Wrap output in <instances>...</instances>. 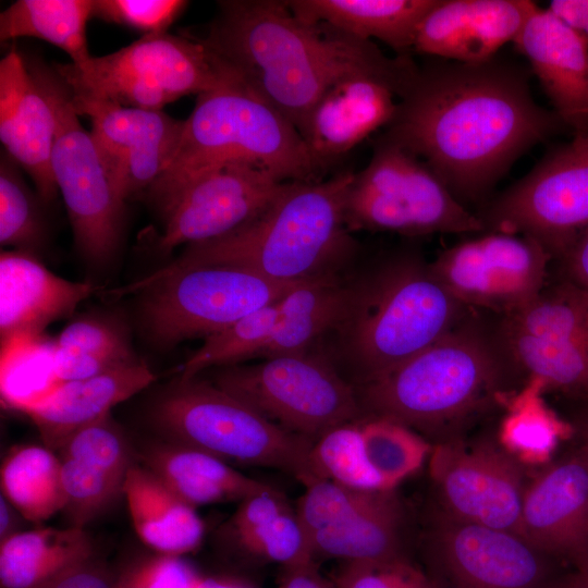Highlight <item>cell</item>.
Returning <instances> with one entry per match:
<instances>
[{"instance_id":"cell-14","label":"cell","mask_w":588,"mask_h":588,"mask_svg":"<svg viewBox=\"0 0 588 588\" xmlns=\"http://www.w3.org/2000/svg\"><path fill=\"white\" fill-rule=\"evenodd\" d=\"M501 318L525 378L588 405V292L551 272L532 301Z\"/></svg>"},{"instance_id":"cell-36","label":"cell","mask_w":588,"mask_h":588,"mask_svg":"<svg viewBox=\"0 0 588 588\" xmlns=\"http://www.w3.org/2000/svg\"><path fill=\"white\" fill-rule=\"evenodd\" d=\"M54 368L63 383L97 376L138 360L124 330L106 319L82 318L53 340Z\"/></svg>"},{"instance_id":"cell-28","label":"cell","mask_w":588,"mask_h":588,"mask_svg":"<svg viewBox=\"0 0 588 588\" xmlns=\"http://www.w3.org/2000/svg\"><path fill=\"white\" fill-rule=\"evenodd\" d=\"M122 495L137 536L159 554L182 556L200 546L205 525L196 507L140 463L128 468Z\"/></svg>"},{"instance_id":"cell-41","label":"cell","mask_w":588,"mask_h":588,"mask_svg":"<svg viewBox=\"0 0 588 588\" xmlns=\"http://www.w3.org/2000/svg\"><path fill=\"white\" fill-rule=\"evenodd\" d=\"M392 490H362L329 479L305 487L296 513L309 539L315 532L344 524L382 503Z\"/></svg>"},{"instance_id":"cell-32","label":"cell","mask_w":588,"mask_h":588,"mask_svg":"<svg viewBox=\"0 0 588 588\" xmlns=\"http://www.w3.org/2000/svg\"><path fill=\"white\" fill-rule=\"evenodd\" d=\"M405 513L397 494L355 518L310 536L315 560L368 562L395 558L403 552Z\"/></svg>"},{"instance_id":"cell-49","label":"cell","mask_w":588,"mask_h":588,"mask_svg":"<svg viewBox=\"0 0 588 588\" xmlns=\"http://www.w3.org/2000/svg\"><path fill=\"white\" fill-rule=\"evenodd\" d=\"M42 588H113V580L91 559Z\"/></svg>"},{"instance_id":"cell-7","label":"cell","mask_w":588,"mask_h":588,"mask_svg":"<svg viewBox=\"0 0 588 588\" xmlns=\"http://www.w3.org/2000/svg\"><path fill=\"white\" fill-rule=\"evenodd\" d=\"M164 440L207 452L226 463L282 470L304 487L320 478L314 442L269 421L213 382L180 380L150 409Z\"/></svg>"},{"instance_id":"cell-6","label":"cell","mask_w":588,"mask_h":588,"mask_svg":"<svg viewBox=\"0 0 588 588\" xmlns=\"http://www.w3.org/2000/svg\"><path fill=\"white\" fill-rule=\"evenodd\" d=\"M242 161L283 182L319 181L326 169L282 114L243 89L221 88L197 96L175 154L149 195L164 217L205 173Z\"/></svg>"},{"instance_id":"cell-45","label":"cell","mask_w":588,"mask_h":588,"mask_svg":"<svg viewBox=\"0 0 588 588\" xmlns=\"http://www.w3.org/2000/svg\"><path fill=\"white\" fill-rule=\"evenodd\" d=\"M68 457L91 465L123 485L134 463L130 445L110 416L73 433L59 450Z\"/></svg>"},{"instance_id":"cell-21","label":"cell","mask_w":588,"mask_h":588,"mask_svg":"<svg viewBox=\"0 0 588 588\" xmlns=\"http://www.w3.org/2000/svg\"><path fill=\"white\" fill-rule=\"evenodd\" d=\"M529 0H438L416 32L413 51L481 63L514 42L536 8Z\"/></svg>"},{"instance_id":"cell-26","label":"cell","mask_w":588,"mask_h":588,"mask_svg":"<svg viewBox=\"0 0 588 588\" xmlns=\"http://www.w3.org/2000/svg\"><path fill=\"white\" fill-rule=\"evenodd\" d=\"M156 376L143 362L118 367L86 379L61 383L25 414L45 445L59 451L79 429L110 416V411L154 382Z\"/></svg>"},{"instance_id":"cell-52","label":"cell","mask_w":588,"mask_h":588,"mask_svg":"<svg viewBox=\"0 0 588 588\" xmlns=\"http://www.w3.org/2000/svg\"><path fill=\"white\" fill-rule=\"evenodd\" d=\"M113 588H166V586L157 576L147 558L127 566L113 580Z\"/></svg>"},{"instance_id":"cell-31","label":"cell","mask_w":588,"mask_h":588,"mask_svg":"<svg viewBox=\"0 0 588 588\" xmlns=\"http://www.w3.org/2000/svg\"><path fill=\"white\" fill-rule=\"evenodd\" d=\"M350 292L341 275L296 286L278 299L280 319L255 359L310 352L338 324Z\"/></svg>"},{"instance_id":"cell-37","label":"cell","mask_w":588,"mask_h":588,"mask_svg":"<svg viewBox=\"0 0 588 588\" xmlns=\"http://www.w3.org/2000/svg\"><path fill=\"white\" fill-rule=\"evenodd\" d=\"M61 383L54 368L53 341L42 334L1 341L0 391L5 407L25 414Z\"/></svg>"},{"instance_id":"cell-19","label":"cell","mask_w":588,"mask_h":588,"mask_svg":"<svg viewBox=\"0 0 588 588\" xmlns=\"http://www.w3.org/2000/svg\"><path fill=\"white\" fill-rule=\"evenodd\" d=\"M287 182L250 162L218 167L196 180L163 217L158 249L221 237L259 215Z\"/></svg>"},{"instance_id":"cell-42","label":"cell","mask_w":588,"mask_h":588,"mask_svg":"<svg viewBox=\"0 0 588 588\" xmlns=\"http://www.w3.org/2000/svg\"><path fill=\"white\" fill-rule=\"evenodd\" d=\"M226 538L237 551L258 562L283 567L316 561L309 536L292 506L265 524Z\"/></svg>"},{"instance_id":"cell-48","label":"cell","mask_w":588,"mask_h":588,"mask_svg":"<svg viewBox=\"0 0 588 588\" xmlns=\"http://www.w3.org/2000/svg\"><path fill=\"white\" fill-rule=\"evenodd\" d=\"M551 272L588 292V228L552 262Z\"/></svg>"},{"instance_id":"cell-2","label":"cell","mask_w":588,"mask_h":588,"mask_svg":"<svg viewBox=\"0 0 588 588\" xmlns=\"http://www.w3.org/2000/svg\"><path fill=\"white\" fill-rule=\"evenodd\" d=\"M219 8L199 40L245 91L298 132L322 94L341 78L372 73L391 82L400 97L417 68L409 56L389 58L369 40L298 19L287 1L231 0Z\"/></svg>"},{"instance_id":"cell-9","label":"cell","mask_w":588,"mask_h":588,"mask_svg":"<svg viewBox=\"0 0 588 588\" xmlns=\"http://www.w3.org/2000/svg\"><path fill=\"white\" fill-rule=\"evenodd\" d=\"M354 231L406 236L482 233L485 226L417 156L383 135L368 164L354 173L344 211Z\"/></svg>"},{"instance_id":"cell-39","label":"cell","mask_w":588,"mask_h":588,"mask_svg":"<svg viewBox=\"0 0 588 588\" xmlns=\"http://www.w3.org/2000/svg\"><path fill=\"white\" fill-rule=\"evenodd\" d=\"M277 302L205 339L183 364L179 379L188 380L211 367L221 368L255 359L280 319Z\"/></svg>"},{"instance_id":"cell-33","label":"cell","mask_w":588,"mask_h":588,"mask_svg":"<svg viewBox=\"0 0 588 588\" xmlns=\"http://www.w3.org/2000/svg\"><path fill=\"white\" fill-rule=\"evenodd\" d=\"M544 384L528 379L510 394L504 403L505 415L499 427L500 446L525 464L549 461L559 443L574 437V428L548 406Z\"/></svg>"},{"instance_id":"cell-56","label":"cell","mask_w":588,"mask_h":588,"mask_svg":"<svg viewBox=\"0 0 588 588\" xmlns=\"http://www.w3.org/2000/svg\"><path fill=\"white\" fill-rule=\"evenodd\" d=\"M572 588H588V569L575 572L564 580Z\"/></svg>"},{"instance_id":"cell-46","label":"cell","mask_w":588,"mask_h":588,"mask_svg":"<svg viewBox=\"0 0 588 588\" xmlns=\"http://www.w3.org/2000/svg\"><path fill=\"white\" fill-rule=\"evenodd\" d=\"M335 588H442L405 554L379 561L343 562L332 575Z\"/></svg>"},{"instance_id":"cell-30","label":"cell","mask_w":588,"mask_h":588,"mask_svg":"<svg viewBox=\"0 0 588 588\" xmlns=\"http://www.w3.org/2000/svg\"><path fill=\"white\" fill-rule=\"evenodd\" d=\"M91 559L84 528L19 531L0 543V587L42 588Z\"/></svg>"},{"instance_id":"cell-51","label":"cell","mask_w":588,"mask_h":588,"mask_svg":"<svg viewBox=\"0 0 588 588\" xmlns=\"http://www.w3.org/2000/svg\"><path fill=\"white\" fill-rule=\"evenodd\" d=\"M547 9L588 44V0H553Z\"/></svg>"},{"instance_id":"cell-1","label":"cell","mask_w":588,"mask_h":588,"mask_svg":"<svg viewBox=\"0 0 588 588\" xmlns=\"http://www.w3.org/2000/svg\"><path fill=\"white\" fill-rule=\"evenodd\" d=\"M562 121L540 107L529 71L493 58L418 66L385 136L422 160L465 207L487 196L512 164Z\"/></svg>"},{"instance_id":"cell-43","label":"cell","mask_w":588,"mask_h":588,"mask_svg":"<svg viewBox=\"0 0 588 588\" xmlns=\"http://www.w3.org/2000/svg\"><path fill=\"white\" fill-rule=\"evenodd\" d=\"M8 156L0 164V244L28 252L42 240V223L30 191Z\"/></svg>"},{"instance_id":"cell-25","label":"cell","mask_w":588,"mask_h":588,"mask_svg":"<svg viewBox=\"0 0 588 588\" xmlns=\"http://www.w3.org/2000/svg\"><path fill=\"white\" fill-rule=\"evenodd\" d=\"M95 290L90 282L70 281L54 274L29 252H2L1 341L42 334L48 324L70 316Z\"/></svg>"},{"instance_id":"cell-57","label":"cell","mask_w":588,"mask_h":588,"mask_svg":"<svg viewBox=\"0 0 588 588\" xmlns=\"http://www.w3.org/2000/svg\"><path fill=\"white\" fill-rule=\"evenodd\" d=\"M552 588H572L569 585H567L565 581H563L562 584L555 586V587H552Z\"/></svg>"},{"instance_id":"cell-11","label":"cell","mask_w":588,"mask_h":588,"mask_svg":"<svg viewBox=\"0 0 588 588\" xmlns=\"http://www.w3.org/2000/svg\"><path fill=\"white\" fill-rule=\"evenodd\" d=\"M212 382L269 421L314 443L332 428L363 418L355 387L319 352L221 367Z\"/></svg>"},{"instance_id":"cell-20","label":"cell","mask_w":588,"mask_h":588,"mask_svg":"<svg viewBox=\"0 0 588 588\" xmlns=\"http://www.w3.org/2000/svg\"><path fill=\"white\" fill-rule=\"evenodd\" d=\"M518 535L575 572L588 569V456L581 449L526 487Z\"/></svg>"},{"instance_id":"cell-8","label":"cell","mask_w":588,"mask_h":588,"mask_svg":"<svg viewBox=\"0 0 588 588\" xmlns=\"http://www.w3.org/2000/svg\"><path fill=\"white\" fill-rule=\"evenodd\" d=\"M52 68L72 96L146 110H162L192 94L243 89L199 39L168 33L143 35L115 52Z\"/></svg>"},{"instance_id":"cell-17","label":"cell","mask_w":588,"mask_h":588,"mask_svg":"<svg viewBox=\"0 0 588 588\" xmlns=\"http://www.w3.org/2000/svg\"><path fill=\"white\" fill-rule=\"evenodd\" d=\"M442 588H547L550 558L522 536L441 514L429 538Z\"/></svg>"},{"instance_id":"cell-16","label":"cell","mask_w":588,"mask_h":588,"mask_svg":"<svg viewBox=\"0 0 588 588\" xmlns=\"http://www.w3.org/2000/svg\"><path fill=\"white\" fill-rule=\"evenodd\" d=\"M429 474L443 513L518 535L526 487L519 464L501 446L444 440L432 446Z\"/></svg>"},{"instance_id":"cell-13","label":"cell","mask_w":588,"mask_h":588,"mask_svg":"<svg viewBox=\"0 0 588 588\" xmlns=\"http://www.w3.org/2000/svg\"><path fill=\"white\" fill-rule=\"evenodd\" d=\"M477 216L485 232L530 237L556 260L588 228V134L547 154Z\"/></svg>"},{"instance_id":"cell-15","label":"cell","mask_w":588,"mask_h":588,"mask_svg":"<svg viewBox=\"0 0 588 588\" xmlns=\"http://www.w3.org/2000/svg\"><path fill=\"white\" fill-rule=\"evenodd\" d=\"M552 261L550 253L530 237L485 232L442 250L430 264L461 303L506 316L540 293L549 281Z\"/></svg>"},{"instance_id":"cell-12","label":"cell","mask_w":588,"mask_h":588,"mask_svg":"<svg viewBox=\"0 0 588 588\" xmlns=\"http://www.w3.org/2000/svg\"><path fill=\"white\" fill-rule=\"evenodd\" d=\"M26 64L54 114L51 169L75 244L90 262L105 264L119 246L124 201L113 187L91 133L79 122L66 85L52 66L37 59Z\"/></svg>"},{"instance_id":"cell-53","label":"cell","mask_w":588,"mask_h":588,"mask_svg":"<svg viewBox=\"0 0 588 588\" xmlns=\"http://www.w3.org/2000/svg\"><path fill=\"white\" fill-rule=\"evenodd\" d=\"M574 406L575 413L569 422L574 428V437L578 439V448L588 456V405Z\"/></svg>"},{"instance_id":"cell-4","label":"cell","mask_w":588,"mask_h":588,"mask_svg":"<svg viewBox=\"0 0 588 588\" xmlns=\"http://www.w3.org/2000/svg\"><path fill=\"white\" fill-rule=\"evenodd\" d=\"M415 250L383 257L350 282L327 356L358 387L396 368L454 328L469 311Z\"/></svg>"},{"instance_id":"cell-3","label":"cell","mask_w":588,"mask_h":588,"mask_svg":"<svg viewBox=\"0 0 588 588\" xmlns=\"http://www.w3.org/2000/svg\"><path fill=\"white\" fill-rule=\"evenodd\" d=\"M526 381L501 316L470 309L431 345L355 390L363 417L441 433L492 405L502 407Z\"/></svg>"},{"instance_id":"cell-54","label":"cell","mask_w":588,"mask_h":588,"mask_svg":"<svg viewBox=\"0 0 588 588\" xmlns=\"http://www.w3.org/2000/svg\"><path fill=\"white\" fill-rule=\"evenodd\" d=\"M14 511H16L14 506L1 493V497H0V539L1 541L19 532V530H16L17 523H16V516H15Z\"/></svg>"},{"instance_id":"cell-35","label":"cell","mask_w":588,"mask_h":588,"mask_svg":"<svg viewBox=\"0 0 588 588\" xmlns=\"http://www.w3.org/2000/svg\"><path fill=\"white\" fill-rule=\"evenodd\" d=\"M0 481L2 494L27 522H44L64 509L61 458L47 446L12 451L2 463Z\"/></svg>"},{"instance_id":"cell-34","label":"cell","mask_w":588,"mask_h":588,"mask_svg":"<svg viewBox=\"0 0 588 588\" xmlns=\"http://www.w3.org/2000/svg\"><path fill=\"white\" fill-rule=\"evenodd\" d=\"M93 15V0H17L0 14V39H41L83 63L91 57L86 26Z\"/></svg>"},{"instance_id":"cell-50","label":"cell","mask_w":588,"mask_h":588,"mask_svg":"<svg viewBox=\"0 0 588 588\" xmlns=\"http://www.w3.org/2000/svg\"><path fill=\"white\" fill-rule=\"evenodd\" d=\"M277 588H335L319 571L317 561L280 567Z\"/></svg>"},{"instance_id":"cell-22","label":"cell","mask_w":588,"mask_h":588,"mask_svg":"<svg viewBox=\"0 0 588 588\" xmlns=\"http://www.w3.org/2000/svg\"><path fill=\"white\" fill-rule=\"evenodd\" d=\"M397 101L396 88L384 77L351 74L322 94L299 133L315 159L327 168L378 128L388 126Z\"/></svg>"},{"instance_id":"cell-29","label":"cell","mask_w":588,"mask_h":588,"mask_svg":"<svg viewBox=\"0 0 588 588\" xmlns=\"http://www.w3.org/2000/svg\"><path fill=\"white\" fill-rule=\"evenodd\" d=\"M438 0H294L292 12L311 24H324L352 37L375 38L397 56L413 51L416 32Z\"/></svg>"},{"instance_id":"cell-10","label":"cell","mask_w":588,"mask_h":588,"mask_svg":"<svg viewBox=\"0 0 588 588\" xmlns=\"http://www.w3.org/2000/svg\"><path fill=\"white\" fill-rule=\"evenodd\" d=\"M304 283L273 281L228 266H168L130 289L145 290L140 319L148 335L161 346H173L205 340Z\"/></svg>"},{"instance_id":"cell-5","label":"cell","mask_w":588,"mask_h":588,"mask_svg":"<svg viewBox=\"0 0 588 588\" xmlns=\"http://www.w3.org/2000/svg\"><path fill=\"white\" fill-rule=\"evenodd\" d=\"M353 172L287 182L255 218L221 237L191 244L172 268L228 266L287 283L339 275L355 242L345 225Z\"/></svg>"},{"instance_id":"cell-38","label":"cell","mask_w":588,"mask_h":588,"mask_svg":"<svg viewBox=\"0 0 588 588\" xmlns=\"http://www.w3.org/2000/svg\"><path fill=\"white\" fill-rule=\"evenodd\" d=\"M359 428L366 461L385 490L418 470L432 451L422 436L387 418L363 417Z\"/></svg>"},{"instance_id":"cell-44","label":"cell","mask_w":588,"mask_h":588,"mask_svg":"<svg viewBox=\"0 0 588 588\" xmlns=\"http://www.w3.org/2000/svg\"><path fill=\"white\" fill-rule=\"evenodd\" d=\"M61 476L70 526L84 528L122 494L123 485L77 460L61 457Z\"/></svg>"},{"instance_id":"cell-47","label":"cell","mask_w":588,"mask_h":588,"mask_svg":"<svg viewBox=\"0 0 588 588\" xmlns=\"http://www.w3.org/2000/svg\"><path fill=\"white\" fill-rule=\"evenodd\" d=\"M182 0H96L94 15L123 25L145 35H159L184 11Z\"/></svg>"},{"instance_id":"cell-24","label":"cell","mask_w":588,"mask_h":588,"mask_svg":"<svg viewBox=\"0 0 588 588\" xmlns=\"http://www.w3.org/2000/svg\"><path fill=\"white\" fill-rule=\"evenodd\" d=\"M56 128L49 101L12 46L0 61V139L44 201L53 199L58 192L51 169Z\"/></svg>"},{"instance_id":"cell-27","label":"cell","mask_w":588,"mask_h":588,"mask_svg":"<svg viewBox=\"0 0 588 588\" xmlns=\"http://www.w3.org/2000/svg\"><path fill=\"white\" fill-rule=\"evenodd\" d=\"M138 460L194 507L241 502L271 488L217 456L169 440L146 445L138 452Z\"/></svg>"},{"instance_id":"cell-18","label":"cell","mask_w":588,"mask_h":588,"mask_svg":"<svg viewBox=\"0 0 588 588\" xmlns=\"http://www.w3.org/2000/svg\"><path fill=\"white\" fill-rule=\"evenodd\" d=\"M71 99L78 115L90 120L91 136L119 198L125 203L149 191L175 154L184 120L162 110L124 107L72 95Z\"/></svg>"},{"instance_id":"cell-40","label":"cell","mask_w":588,"mask_h":588,"mask_svg":"<svg viewBox=\"0 0 588 588\" xmlns=\"http://www.w3.org/2000/svg\"><path fill=\"white\" fill-rule=\"evenodd\" d=\"M311 462L320 479L362 490H385L366 461L359 419L332 428L311 448Z\"/></svg>"},{"instance_id":"cell-55","label":"cell","mask_w":588,"mask_h":588,"mask_svg":"<svg viewBox=\"0 0 588 588\" xmlns=\"http://www.w3.org/2000/svg\"><path fill=\"white\" fill-rule=\"evenodd\" d=\"M194 588H255L249 583L229 576H201Z\"/></svg>"},{"instance_id":"cell-23","label":"cell","mask_w":588,"mask_h":588,"mask_svg":"<svg viewBox=\"0 0 588 588\" xmlns=\"http://www.w3.org/2000/svg\"><path fill=\"white\" fill-rule=\"evenodd\" d=\"M562 123L588 134V44L550 10L536 5L514 40Z\"/></svg>"}]
</instances>
